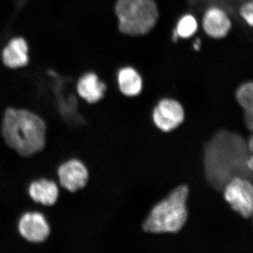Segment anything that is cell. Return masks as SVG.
Masks as SVG:
<instances>
[{
    "label": "cell",
    "instance_id": "obj_1",
    "mask_svg": "<svg viewBox=\"0 0 253 253\" xmlns=\"http://www.w3.org/2000/svg\"><path fill=\"white\" fill-rule=\"evenodd\" d=\"M252 153L243 136L218 131L205 149V168L210 184L222 191L234 178L252 181L253 170L249 167Z\"/></svg>",
    "mask_w": 253,
    "mask_h": 253
},
{
    "label": "cell",
    "instance_id": "obj_2",
    "mask_svg": "<svg viewBox=\"0 0 253 253\" xmlns=\"http://www.w3.org/2000/svg\"><path fill=\"white\" fill-rule=\"evenodd\" d=\"M0 132L6 146L21 157H33L45 149V121L30 110L7 108L1 118Z\"/></svg>",
    "mask_w": 253,
    "mask_h": 253
},
{
    "label": "cell",
    "instance_id": "obj_3",
    "mask_svg": "<svg viewBox=\"0 0 253 253\" xmlns=\"http://www.w3.org/2000/svg\"><path fill=\"white\" fill-rule=\"evenodd\" d=\"M187 186L176 188L166 199L156 205L143 224L144 231L151 234L176 233L187 220Z\"/></svg>",
    "mask_w": 253,
    "mask_h": 253
},
{
    "label": "cell",
    "instance_id": "obj_4",
    "mask_svg": "<svg viewBox=\"0 0 253 253\" xmlns=\"http://www.w3.org/2000/svg\"><path fill=\"white\" fill-rule=\"evenodd\" d=\"M115 13L119 31L130 36L147 34L159 17L156 0H117Z\"/></svg>",
    "mask_w": 253,
    "mask_h": 253
},
{
    "label": "cell",
    "instance_id": "obj_5",
    "mask_svg": "<svg viewBox=\"0 0 253 253\" xmlns=\"http://www.w3.org/2000/svg\"><path fill=\"white\" fill-rule=\"evenodd\" d=\"M224 199L236 212L246 219L252 217L253 187L251 180L235 177L224 189Z\"/></svg>",
    "mask_w": 253,
    "mask_h": 253
},
{
    "label": "cell",
    "instance_id": "obj_6",
    "mask_svg": "<svg viewBox=\"0 0 253 253\" xmlns=\"http://www.w3.org/2000/svg\"><path fill=\"white\" fill-rule=\"evenodd\" d=\"M17 229L24 241L33 244L45 242L51 233V225L45 215L38 211L23 213L18 219Z\"/></svg>",
    "mask_w": 253,
    "mask_h": 253
},
{
    "label": "cell",
    "instance_id": "obj_7",
    "mask_svg": "<svg viewBox=\"0 0 253 253\" xmlns=\"http://www.w3.org/2000/svg\"><path fill=\"white\" fill-rule=\"evenodd\" d=\"M56 175L60 186L70 193L84 189L89 178L87 168L78 158H71L61 163L57 168Z\"/></svg>",
    "mask_w": 253,
    "mask_h": 253
},
{
    "label": "cell",
    "instance_id": "obj_8",
    "mask_svg": "<svg viewBox=\"0 0 253 253\" xmlns=\"http://www.w3.org/2000/svg\"><path fill=\"white\" fill-rule=\"evenodd\" d=\"M153 120L160 129L168 132L180 126L184 121V109L180 103L175 100L162 99L154 110Z\"/></svg>",
    "mask_w": 253,
    "mask_h": 253
},
{
    "label": "cell",
    "instance_id": "obj_9",
    "mask_svg": "<svg viewBox=\"0 0 253 253\" xmlns=\"http://www.w3.org/2000/svg\"><path fill=\"white\" fill-rule=\"evenodd\" d=\"M1 61L6 68L18 69L27 66L30 61L29 45L23 37L11 38L3 48Z\"/></svg>",
    "mask_w": 253,
    "mask_h": 253
},
{
    "label": "cell",
    "instance_id": "obj_10",
    "mask_svg": "<svg viewBox=\"0 0 253 253\" xmlns=\"http://www.w3.org/2000/svg\"><path fill=\"white\" fill-rule=\"evenodd\" d=\"M28 194L33 202L44 207H51L57 203L60 191L59 186L54 181L42 178L31 182Z\"/></svg>",
    "mask_w": 253,
    "mask_h": 253
},
{
    "label": "cell",
    "instance_id": "obj_11",
    "mask_svg": "<svg viewBox=\"0 0 253 253\" xmlns=\"http://www.w3.org/2000/svg\"><path fill=\"white\" fill-rule=\"evenodd\" d=\"M106 89V84L93 72L84 73L76 84L78 96L89 104H96L103 99Z\"/></svg>",
    "mask_w": 253,
    "mask_h": 253
},
{
    "label": "cell",
    "instance_id": "obj_12",
    "mask_svg": "<svg viewBox=\"0 0 253 253\" xmlns=\"http://www.w3.org/2000/svg\"><path fill=\"white\" fill-rule=\"evenodd\" d=\"M231 21L224 10L218 7L210 8L203 18L205 33L214 39L224 38L230 31Z\"/></svg>",
    "mask_w": 253,
    "mask_h": 253
},
{
    "label": "cell",
    "instance_id": "obj_13",
    "mask_svg": "<svg viewBox=\"0 0 253 253\" xmlns=\"http://www.w3.org/2000/svg\"><path fill=\"white\" fill-rule=\"evenodd\" d=\"M120 91L126 96H136L140 94L143 81L139 73L132 67L121 68L118 73Z\"/></svg>",
    "mask_w": 253,
    "mask_h": 253
},
{
    "label": "cell",
    "instance_id": "obj_14",
    "mask_svg": "<svg viewBox=\"0 0 253 253\" xmlns=\"http://www.w3.org/2000/svg\"><path fill=\"white\" fill-rule=\"evenodd\" d=\"M236 99L245 111V121L249 130L252 131L253 127V84L251 82L244 83L237 91Z\"/></svg>",
    "mask_w": 253,
    "mask_h": 253
},
{
    "label": "cell",
    "instance_id": "obj_15",
    "mask_svg": "<svg viewBox=\"0 0 253 253\" xmlns=\"http://www.w3.org/2000/svg\"><path fill=\"white\" fill-rule=\"evenodd\" d=\"M198 21L194 16L186 14L178 21L176 25V33L178 37L182 39H189L198 31Z\"/></svg>",
    "mask_w": 253,
    "mask_h": 253
},
{
    "label": "cell",
    "instance_id": "obj_16",
    "mask_svg": "<svg viewBox=\"0 0 253 253\" xmlns=\"http://www.w3.org/2000/svg\"><path fill=\"white\" fill-rule=\"evenodd\" d=\"M240 14L245 21L252 27L253 24V4L252 1L246 3L240 9Z\"/></svg>",
    "mask_w": 253,
    "mask_h": 253
},
{
    "label": "cell",
    "instance_id": "obj_17",
    "mask_svg": "<svg viewBox=\"0 0 253 253\" xmlns=\"http://www.w3.org/2000/svg\"><path fill=\"white\" fill-rule=\"evenodd\" d=\"M253 137H251V139H250V140L248 141V145H249V147L250 150H251V151L253 152Z\"/></svg>",
    "mask_w": 253,
    "mask_h": 253
}]
</instances>
